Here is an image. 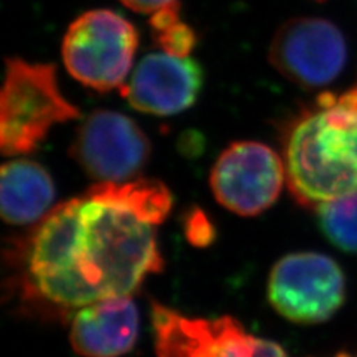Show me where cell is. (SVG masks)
Here are the masks:
<instances>
[{
	"label": "cell",
	"instance_id": "1",
	"mask_svg": "<svg viewBox=\"0 0 357 357\" xmlns=\"http://www.w3.org/2000/svg\"><path fill=\"white\" fill-rule=\"evenodd\" d=\"M31 286L50 303L82 308L131 296L149 274L162 270L156 225L140 218L112 182L52 207L24 249Z\"/></svg>",
	"mask_w": 357,
	"mask_h": 357
},
{
	"label": "cell",
	"instance_id": "2",
	"mask_svg": "<svg viewBox=\"0 0 357 357\" xmlns=\"http://www.w3.org/2000/svg\"><path fill=\"white\" fill-rule=\"evenodd\" d=\"M286 182L299 204L319 207L357 192V84L325 94L289 128Z\"/></svg>",
	"mask_w": 357,
	"mask_h": 357
},
{
	"label": "cell",
	"instance_id": "3",
	"mask_svg": "<svg viewBox=\"0 0 357 357\" xmlns=\"http://www.w3.org/2000/svg\"><path fill=\"white\" fill-rule=\"evenodd\" d=\"M79 116L57 81L54 64L8 59L0 94V149L27 155L39 148L52 127Z\"/></svg>",
	"mask_w": 357,
	"mask_h": 357
},
{
	"label": "cell",
	"instance_id": "4",
	"mask_svg": "<svg viewBox=\"0 0 357 357\" xmlns=\"http://www.w3.org/2000/svg\"><path fill=\"white\" fill-rule=\"evenodd\" d=\"M137 47L139 33L127 18L110 9H93L67 29L61 54L70 76L105 93L124 84Z\"/></svg>",
	"mask_w": 357,
	"mask_h": 357
},
{
	"label": "cell",
	"instance_id": "5",
	"mask_svg": "<svg viewBox=\"0 0 357 357\" xmlns=\"http://www.w3.org/2000/svg\"><path fill=\"white\" fill-rule=\"evenodd\" d=\"M345 296L341 268L326 255L290 253L268 280V298L277 312L295 323H320L340 310Z\"/></svg>",
	"mask_w": 357,
	"mask_h": 357
},
{
	"label": "cell",
	"instance_id": "6",
	"mask_svg": "<svg viewBox=\"0 0 357 357\" xmlns=\"http://www.w3.org/2000/svg\"><path fill=\"white\" fill-rule=\"evenodd\" d=\"M284 161L259 142H234L216 160L210 186L218 203L238 216H258L280 195Z\"/></svg>",
	"mask_w": 357,
	"mask_h": 357
},
{
	"label": "cell",
	"instance_id": "7",
	"mask_svg": "<svg viewBox=\"0 0 357 357\" xmlns=\"http://www.w3.org/2000/svg\"><path fill=\"white\" fill-rule=\"evenodd\" d=\"M70 155L98 183L127 182L151 156V140L131 118L100 109L77 128Z\"/></svg>",
	"mask_w": 357,
	"mask_h": 357
},
{
	"label": "cell",
	"instance_id": "8",
	"mask_svg": "<svg viewBox=\"0 0 357 357\" xmlns=\"http://www.w3.org/2000/svg\"><path fill=\"white\" fill-rule=\"evenodd\" d=\"M268 60L286 79L303 88H319L337 79L347 61V43L333 22L299 17L278 27Z\"/></svg>",
	"mask_w": 357,
	"mask_h": 357
},
{
	"label": "cell",
	"instance_id": "9",
	"mask_svg": "<svg viewBox=\"0 0 357 357\" xmlns=\"http://www.w3.org/2000/svg\"><path fill=\"white\" fill-rule=\"evenodd\" d=\"M203 86V69L191 57L148 54L121 94L143 114L169 116L191 107Z\"/></svg>",
	"mask_w": 357,
	"mask_h": 357
},
{
	"label": "cell",
	"instance_id": "10",
	"mask_svg": "<svg viewBox=\"0 0 357 357\" xmlns=\"http://www.w3.org/2000/svg\"><path fill=\"white\" fill-rule=\"evenodd\" d=\"M139 337V311L131 296L107 298L82 307L70 329L72 349L84 357H121Z\"/></svg>",
	"mask_w": 357,
	"mask_h": 357
},
{
	"label": "cell",
	"instance_id": "11",
	"mask_svg": "<svg viewBox=\"0 0 357 357\" xmlns=\"http://www.w3.org/2000/svg\"><path fill=\"white\" fill-rule=\"evenodd\" d=\"M54 198V182L40 164L14 160L2 165L0 208L9 225L22 227L40 222L52 210Z\"/></svg>",
	"mask_w": 357,
	"mask_h": 357
},
{
	"label": "cell",
	"instance_id": "12",
	"mask_svg": "<svg viewBox=\"0 0 357 357\" xmlns=\"http://www.w3.org/2000/svg\"><path fill=\"white\" fill-rule=\"evenodd\" d=\"M152 312L158 357H216L219 319H189L160 304Z\"/></svg>",
	"mask_w": 357,
	"mask_h": 357
},
{
	"label": "cell",
	"instance_id": "13",
	"mask_svg": "<svg viewBox=\"0 0 357 357\" xmlns=\"http://www.w3.org/2000/svg\"><path fill=\"white\" fill-rule=\"evenodd\" d=\"M321 231L345 252H357V192L317 207Z\"/></svg>",
	"mask_w": 357,
	"mask_h": 357
},
{
	"label": "cell",
	"instance_id": "14",
	"mask_svg": "<svg viewBox=\"0 0 357 357\" xmlns=\"http://www.w3.org/2000/svg\"><path fill=\"white\" fill-rule=\"evenodd\" d=\"M178 2L151 15L149 26L158 47L174 57H189L197 47V33L181 18Z\"/></svg>",
	"mask_w": 357,
	"mask_h": 357
},
{
	"label": "cell",
	"instance_id": "15",
	"mask_svg": "<svg viewBox=\"0 0 357 357\" xmlns=\"http://www.w3.org/2000/svg\"><path fill=\"white\" fill-rule=\"evenodd\" d=\"M186 234L191 243L197 245H206L213 237V228H211L206 216L201 211H197L192 216H189L186 222Z\"/></svg>",
	"mask_w": 357,
	"mask_h": 357
},
{
	"label": "cell",
	"instance_id": "16",
	"mask_svg": "<svg viewBox=\"0 0 357 357\" xmlns=\"http://www.w3.org/2000/svg\"><path fill=\"white\" fill-rule=\"evenodd\" d=\"M128 9L139 14H155L158 10L177 3V0H119Z\"/></svg>",
	"mask_w": 357,
	"mask_h": 357
},
{
	"label": "cell",
	"instance_id": "17",
	"mask_svg": "<svg viewBox=\"0 0 357 357\" xmlns=\"http://www.w3.org/2000/svg\"><path fill=\"white\" fill-rule=\"evenodd\" d=\"M253 357H287L284 350L274 341L258 338Z\"/></svg>",
	"mask_w": 357,
	"mask_h": 357
},
{
	"label": "cell",
	"instance_id": "18",
	"mask_svg": "<svg viewBox=\"0 0 357 357\" xmlns=\"http://www.w3.org/2000/svg\"><path fill=\"white\" fill-rule=\"evenodd\" d=\"M335 357H357V356H351V354H347V353H341V354L335 356Z\"/></svg>",
	"mask_w": 357,
	"mask_h": 357
}]
</instances>
